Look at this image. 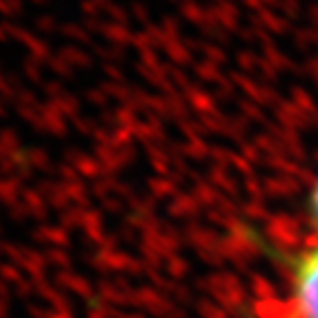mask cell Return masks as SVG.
Instances as JSON below:
<instances>
[{"label":"cell","mask_w":318,"mask_h":318,"mask_svg":"<svg viewBox=\"0 0 318 318\" xmlns=\"http://www.w3.org/2000/svg\"><path fill=\"white\" fill-rule=\"evenodd\" d=\"M311 210H314V219H316V225H318V183L314 188V197H311Z\"/></svg>","instance_id":"cell-2"},{"label":"cell","mask_w":318,"mask_h":318,"mask_svg":"<svg viewBox=\"0 0 318 318\" xmlns=\"http://www.w3.org/2000/svg\"><path fill=\"white\" fill-rule=\"evenodd\" d=\"M294 301L303 318H318V248L305 254L296 265Z\"/></svg>","instance_id":"cell-1"}]
</instances>
